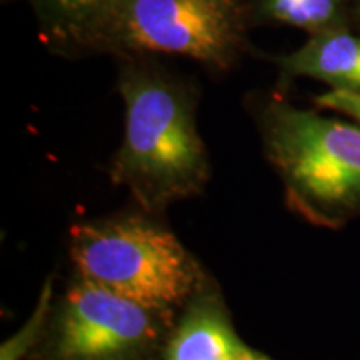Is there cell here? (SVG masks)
Listing matches in <instances>:
<instances>
[{"label":"cell","mask_w":360,"mask_h":360,"mask_svg":"<svg viewBox=\"0 0 360 360\" xmlns=\"http://www.w3.org/2000/svg\"><path fill=\"white\" fill-rule=\"evenodd\" d=\"M19 349H20V344L17 345L15 349H13L12 347V342H11V344H8L7 347H4V350H2V360H12L13 359V354H15Z\"/></svg>","instance_id":"8fae6325"},{"label":"cell","mask_w":360,"mask_h":360,"mask_svg":"<svg viewBox=\"0 0 360 360\" xmlns=\"http://www.w3.org/2000/svg\"><path fill=\"white\" fill-rule=\"evenodd\" d=\"M265 19L310 34L339 29L340 0H255Z\"/></svg>","instance_id":"ba28073f"},{"label":"cell","mask_w":360,"mask_h":360,"mask_svg":"<svg viewBox=\"0 0 360 360\" xmlns=\"http://www.w3.org/2000/svg\"><path fill=\"white\" fill-rule=\"evenodd\" d=\"M277 62L292 77L321 80L330 90L360 92V37L340 27L312 34L302 47Z\"/></svg>","instance_id":"8992f818"},{"label":"cell","mask_w":360,"mask_h":360,"mask_svg":"<svg viewBox=\"0 0 360 360\" xmlns=\"http://www.w3.org/2000/svg\"><path fill=\"white\" fill-rule=\"evenodd\" d=\"M262 134L290 210L334 231L360 219V125L272 102Z\"/></svg>","instance_id":"7a4b0ae2"},{"label":"cell","mask_w":360,"mask_h":360,"mask_svg":"<svg viewBox=\"0 0 360 360\" xmlns=\"http://www.w3.org/2000/svg\"><path fill=\"white\" fill-rule=\"evenodd\" d=\"M155 310L82 278L65 297L58 354L67 360H112L155 339Z\"/></svg>","instance_id":"5b68a950"},{"label":"cell","mask_w":360,"mask_h":360,"mask_svg":"<svg viewBox=\"0 0 360 360\" xmlns=\"http://www.w3.org/2000/svg\"><path fill=\"white\" fill-rule=\"evenodd\" d=\"M167 360H269L238 339L224 312L200 304L184 319L170 339Z\"/></svg>","instance_id":"52a82bcc"},{"label":"cell","mask_w":360,"mask_h":360,"mask_svg":"<svg viewBox=\"0 0 360 360\" xmlns=\"http://www.w3.org/2000/svg\"><path fill=\"white\" fill-rule=\"evenodd\" d=\"M315 105L321 109L335 110L350 117L360 125V92H349V90H328L315 97Z\"/></svg>","instance_id":"30bf717a"},{"label":"cell","mask_w":360,"mask_h":360,"mask_svg":"<svg viewBox=\"0 0 360 360\" xmlns=\"http://www.w3.org/2000/svg\"><path fill=\"white\" fill-rule=\"evenodd\" d=\"M70 237L82 278L159 314L184 302L199 281L197 264L174 233L147 220L80 224Z\"/></svg>","instance_id":"3957f363"},{"label":"cell","mask_w":360,"mask_h":360,"mask_svg":"<svg viewBox=\"0 0 360 360\" xmlns=\"http://www.w3.org/2000/svg\"><path fill=\"white\" fill-rule=\"evenodd\" d=\"M125 132L112 180L152 210L202 191L209 177L205 147L188 98L177 85L148 72L120 79Z\"/></svg>","instance_id":"6da1fadb"},{"label":"cell","mask_w":360,"mask_h":360,"mask_svg":"<svg viewBox=\"0 0 360 360\" xmlns=\"http://www.w3.org/2000/svg\"><path fill=\"white\" fill-rule=\"evenodd\" d=\"M359 2H360V0H359Z\"/></svg>","instance_id":"7c38bea8"},{"label":"cell","mask_w":360,"mask_h":360,"mask_svg":"<svg viewBox=\"0 0 360 360\" xmlns=\"http://www.w3.org/2000/svg\"><path fill=\"white\" fill-rule=\"evenodd\" d=\"M117 0H42L44 12L62 37L84 40Z\"/></svg>","instance_id":"9c48e42d"},{"label":"cell","mask_w":360,"mask_h":360,"mask_svg":"<svg viewBox=\"0 0 360 360\" xmlns=\"http://www.w3.org/2000/svg\"><path fill=\"white\" fill-rule=\"evenodd\" d=\"M244 37L238 0H117L82 42L227 67Z\"/></svg>","instance_id":"277c9868"}]
</instances>
